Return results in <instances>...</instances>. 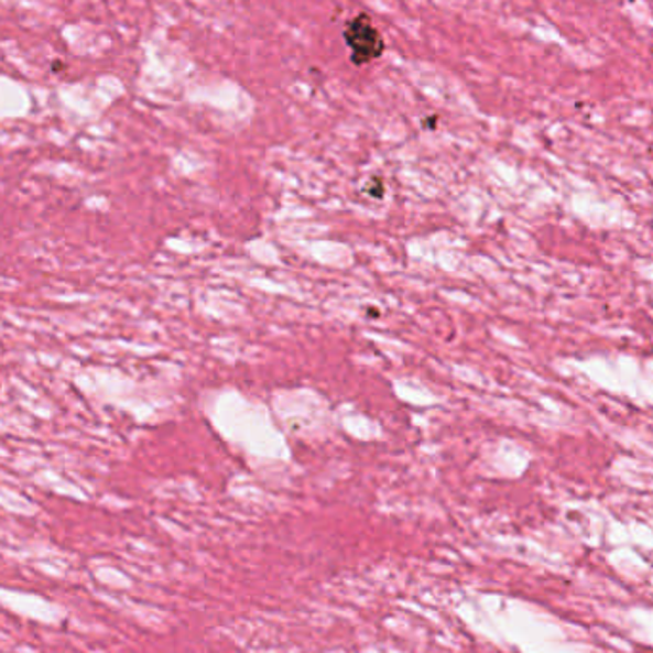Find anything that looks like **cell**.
<instances>
[{"label": "cell", "mask_w": 653, "mask_h": 653, "mask_svg": "<svg viewBox=\"0 0 653 653\" xmlns=\"http://www.w3.org/2000/svg\"><path fill=\"white\" fill-rule=\"evenodd\" d=\"M342 39L350 48L353 65L371 64L373 59L381 58L387 48L384 39L367 14H358L352 22H348Z\"/></svg>", "instance_id": "cell-1"}, {"label": "cell", "mask_w": 653, "mask_h": 653, "mask_svg": "<svg viewBox=\"0 0 653 653\" xmlns=\"http://www.w3.org/2000/svg\"><path fill=\"white\" fill-rule=\"evenodd\" d=\"M0 394H2V382H0Z\"/></svg>", "instance_id": "cell-2"}]
</instances>
